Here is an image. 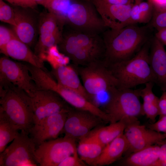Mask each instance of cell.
<instances>
[{
    "label": "cell",
    "mask_w": 166,
    "mask_h": 166,
    "mask_svg": "<svg viewBox=\"0 0 166 166\" xmlns=\"http://www.w3.org/2000/svg\"><path fill=\"white\" fill-rule=\"evenodd\" d=\"M62 26L57 18L48 11L41 14L39 17L38 33L39 35L61 31Z\"/></svg>",
    "instance_id": "obj_29"
},
{
    "label": "cell",
    "mask_w": 166,
    "mask_h": 166,
    "mask_svg": "<svg viewBox=\"0 0 166 166\" xmlns=\"http://www.w3.org/2000/svg\"><path fill=\"white\" fill-rule=\"evenodd\" d=\"M17 37L12 30L3 26H0V49L3 50L6 45L13 39Z\"/></svg>",
    "instance_id": "obj_35"
},
{
    "label": "cell",
    "mask_w": 166,
    "mask_h": 166,
    "mask_svg": "<svg viewBox=\"0 0 166 166\" xmlns=\"http://www.w3.org/2000/svg\"><path fill=\"white\" fill-rule=\"evenodd\" d=\"M104 2L111 5H128L131 4V0H101Z\"/></svg>",
    "instance_id": "obj_43"
},
{
    "label": "cell",
    "mask_w": 166,
    "mask_h": 166,
    "mask_svg": "<svg viewBox=\"0 0 166 166\" xmlns=\"http://www.w3.org/2000/svg\"><path fill=\"white\" fill-rule=\"evenodd\" d=\"M151 26L159 31L166 28V10L153 12Z\"/></svg>",
    "instance_id": "obj_33"
},
{
    "label": "cell",
    "mask_w": 166,
    "mask_h": 166,
    "mask_svg": "<svg viewBox=\"0 0 166 166\" xmlns=\"http://www.w3.org/2000/svg\"><path fill=\"white\" fill-rule=\"evenodd\" d=\"M151 45L149 63L155 83L162 91H166V51L164 45L155 37Z\"/></svg>",
    "instance_id": "obj_17"
},
{
    "label": "cell",
    "mask_w": 166,
    "mask_h": 166,
    "mask_svg": "<svg viewBox=\"0 0 166 166\" xmlns=\"http://www.w3.org/2000/svg\"><path fill=\"white\" fill-rule=\"evenodd\" d=\"M104 43L100 34L82 32L72 29L63 34L62 40L57 45L59 51L69 59L81 49Z\"/></svg>",
    "instance_id": "obj_15"
},
{
    "label": "cell",
    "mask_w": 166,
    "mask_h": 166,
    "mask_svg": "<svg viewBox=\"0 0 166 166\" xmlns=\"http://www.w3.org/2000/svg\"><path fill=\"white\" fill-rule=\"evenodd\" d=\"M66 23L73 30L84 33L100 34L108 28L90 0L73 1L67 13Z\"/></svg>",
    "instance_id": "obj_6"
},
{
    "label": "cell",
    "mask_w": 166,
    "mask_h": 166,
    "mask_svg": "<svg viewBox=\"0 0 166 166\" xmlns=\"http://www.w3.org/2000/svg\"><path fill=\"white\" fill-rule=\"evenodd\" d=\"M0 20L13 27L16 25L13 8L6 3L4 0H0Z\"/></svg>",
    "instance_id": "obj_31"
},
{
    "label": "cell",
    "mask_w": 166,
    "mask_h": 166,
    "mask_svg": "<svg viewBox=\"0 0 166 166\" xmlns=\"http://www.w3.org/2000/svg\"><path fill=\"white\" fill-rule=\"evenodd\" d=\"M128 144L124 132L107 144L92 166H102L111 164L125 152Z\"/></svg>",
    "instance_id": "obj_20"
},
{
    "label": "cell",
    "mask_w": 166,
    "mask_h": 166,
    "mask_svg": "<svg viewBox=\"0 0 166 166\" xmlns=\"http://www.w3.org/2000/svg\"><path fill=\"white\" fill-rule=\"evenodd\" d=\"M77 152L76 140L64 136L45 141L36 148L35 156L41 166H58L65 158Z\"/></svg>",
    "instance_id": "obj_8"
},
{
    "label": "cell",
    "mask_w": 166,
    "mask_h": 166,
    "mask_svg": "<svg viewBox=\"0 0 166 166\" xmlns=\"http://www.w3.org/2000/svg\"><path fill=\"white\" fill-rule=\"evenodd\" d=\"M147 26L128 25L118 29H108L102 34L107 64L129 59L146 42Z\"/></svg>",
    "instance_id": "obj_1"
},
{
    "label": "cell",
    "mask_w": 166,
    "mask_h": 166,
    "mask_svg": "<svg viewBox=\"0 0 166 166\" xmlns=\"http://www.w3.org/2000/svg\"><path fill=\"white\" fill-rule=\"evenodd\" d=\"M155 37L164 45H166V28L158 31Z\"/></svg>",
    "instance_id": "obj_42"
},
{
    "label": "cell",
    "mask_w": 166,
    "mask_h": 166,
    "mask_svg": "<svg viewBox=\"0 0 166 166\" xmlns=\"http://www.w3.org/2000/svg\"><path fill=\"white\" fill-rule=\"evenodd\" d=\"M105 53V47L104 42L79 49L69 59L75 66H84L104 60Z\"/></svg>",
    "instance_id": "obj_22"
},
{
    "label": "cell",
    "mask_w": 166,
    "mask_h": 166,
    "mask_svg": "<svg viewBox=\"0 0 166 166\" xmlns=\"http://www.w3.org/2000/svg\"><path fill=\"white\" fill-rule=\"evenodd\" d=\"M137 120L136 117H125L118 121L111 123L108 126L93 129L87 135L105 146L123 133L128 124Z\"/></svg>",
    "instance_id": "obj_19"
},
{
    "label": "cell",
    "mask_w": 166,
    "mask_h": 166,
    "mask_svg": "<svg viewBox=\"0 0 166 166\" xmlns=\"http://www.w3.org/2000/svg\"><path fill=\"white\" fill-rule=\"evenodd\" d=\"M124 134L128 143L125 152L129 154L154 144H159L166 139V134L157 132L140 124L138 120L128 124Z\"/></svg>",
    "instance_id": "obj_11"
},
{
    "label": "cell",
    "mask_w": 166,
    "mask_h": 166,
    "mask_svg": "<svg viewBox=\"0 0 166 166\" xmlns=\"http://www.w3.org/2000/svg\"><path fill=\"white\" fill-rule=\"evenodd\" d=\"M74 66L86 91L92 99L102 92L109 94L117 88V82L104 60L84 66Z\"/></svg>",
    "instance_id": "obj_4"
},
{
    "label": "cell",
    "mask_w": 166,
    "mask_h": 166,
    "mask_svg": "<svg viewBox=\"0 0 166 166\" xmlns=\"http://www.w3.org/2000/svg\"><path fill=\"white\" fill-rule=\"evenodd\" d=\"M105 146L93 138L87 135L79 140L77 150L81 159L87 164L92 166Z\"/></svg>",
    "instance_id": "obj_23"
},
{
    "label": "cell",
    "mask_w": 166,
    "mask_h": 166,
    "mask_svg": "<svg viewBox=\"0 0 166 166\" xmlns=\"http://www.w3.org/2000/svg\"><path fill=\"white\" fill-rule=\"evenodd\" d=\"M70 108L62 133L68 136L76 127L96 115L88 112Z\"/></svg>",
    "instance_id": "obj_28"
},
{
    "label": "cell",
    "mask_w": 166,
    "mask_h": 166,
    "mask_svg": "<svg viewBox=\"0 0 166 166\" xmlns=\"http://www.w3.org/2000/svg\"><path fill=\"white\" fill-rule=\"evenodd\" d=\"M104 121L101 118L95 116L75 128L68 136H65L75 140H79L87 135L94 128L97 127Z\"/></svg>",
    "instance_id": "obj_30"
},
{
    "label": "cell",
    "mask_w": 166,
    "mask_h": 166,
    "mask_svg": "<svg viewBox=\"0 0 166 166\" xmlns=\"http://www.w3.org/2000/svg\"><path fill=\"white\" fill-rule=\"evenodd\" d=\"M153 5L150 2H141L133 5L130 13L129 25L147 23L152 19Z\"/></svg>",
    "instance_id": "obj_27"
},
{
    "label": "cell",
    "mask_w": 166,
    "mask_h": 166,
    "mask_svg": "<svg viewBox=\"0 0 166 166\" xmlns=\"http://www.w3.org/2000/svg\"><path fill=\"white\" fill-rule=\"evenodd\" d=\"M160 145L159 157L152 166H166V139L158 144Z\"/></svg>",
    "instance_id": "obj_37"
},
{
    "label": "cell",
    "mask_w": 166,
    "mask_h": 166,
    "mask_svg": "<svg viewBox=\"0 0 166 166\" xmlns=\"http://www.w3.org/2000/svg\"><path fill=\"white\" fill-rule=\"evenodd\" d=\"M105 25L109 29H118L129 25L132 4L111 5L101 0H90Z\"/></svg>",
    "instance_id": "obj_14"
},
{
    "label": "cell",
    "mask_w": 166,
    "mask_h": 166,
    "mask_svg": "<svg viewBox=\"0 0 166 166\" xmlns=\"http://www.w3.org/2000/svg\"><path fill=\"white\" fill-rule=\"evenodd\" d=\"M29 135L21 131L10 145L0 153V166L39 165L35 155L36 146Z\"/></svg>",
    "instance_id": "obj_7"
},
{
    "label": "cell",
    "mask_w": 166,
    "mask_h": 166,
    "mask_svg": "<svg viewBox=\"0 0 166 166\" xmlns=\"http://www.w3.org/2000/svg\"><path fill=\"white\" fill-rule=\"evenodd\" d=\"M73 0H44L40 4L54 14L61 25L66 23L67 16Z\"/></svg>",
    "instance_id": "obj_26"
},
{
    "label": "cell",
    "mask_w": 166,
    "mask_h": 166,
    "mask_svg": "<svg viewBox=\"0 0 166 166\" xmlns=\"http://www.w3.org/2000/svg\"><path fill=\"white\" fill-rule=\"evenodd\" d=\"M153 82H149L145 84V87L138 89L139 95L143 99L144 102L158 104L159 98L152 91Z\"/></svg>",
    "instance_id": "obj_32"
},
{
    "label": "cell",
    "mask_w": 166,
    "mask_h": 166,
    "mask_svg": "<svg viewBox=\"0 0 166 166\" xmlns=\"http://www.w3.org/2000/svg\"><path fill=\"white\" fill-rule=\"evenodd\" d=\"M160 147L152 145L131 153L121 164L126 166H152L159 159Z\"/></svg>",
    "instance_id": "obj_21"
},
{
    "label": "cell",
    "mask_w": 166,
    "mask_h": 166,
    "mask_svg": "<svg viewBox=\"0 0 166 166\" xmlns=\"http://www.w3.org/2000/svg\"></svg>",
    "instance_id": "obj_46"
},
{
    "label": "cell",
    "mask_w": 166,
    "mask_h": 166,
    "mask_svg": "<svg viewBox=\"0 0 166 166\" xmlns=\"http://www.w3.org/2000/svg\"><path fill=\"white\" fill-rule=\"evenodd\" d=\"M150 43L146 42L132 57L107 65L117 81V88L132 89L149 82L155 83L149 63Z\"/></svg>",
    "instance_id": "obj_2"
},
{
    "label": "cell",
    "mask_w": 166,
    "mask_h": 166,
    "mask_svg": "<svg viewBox=\"0 0 166 166\" xmlns=\"http://www.w3.org/2000/svg\"><path fill=\"white\" fill-rule=\"evenodd\" d=\"M149 128L159 132H166V115L160 117L157 122L148 125Z\"/></svg>",
    "instance_id": "obj_38"
},
{
    "label": "cell",
    "mask_w": 166,
    "mask_h": 166,
    "mask_svg": "<svg viewBox=\"0 0 166 166\" xmlns=\"http://www.w3.org/2000/svg\"><path fill=\"white\" fill-rule=\"evenodd\" d=\"M0 109L19 130L29 133L34 125V113L30 97L11 84H0Z\"/></svg>",
    "instance_id": "obj_3"
},
{
    "label": "cell",
    "mask_w": 166,
    "mask_h": 166,
    "mask_svg": "<svg viewBox=\"0 0 166 166\" xmlns=\"http://www.w3.org/2000/svg\"><path fill=\"white\" fill-rule=\"evenodd\" d=\"M70 108L63 109L34 125L30 131L29 135L36 146L57 138L62 132Z\"/></svg>",
    "instance_id": "obj_12"
},
{
    "label": "cell",
    "mask_w": 166,
    "mask_h": 166,
    "mask_svg": "<svg viewBox=\"0 0 166 166\" xmlns=\"http://www.w3.org/2000/svg\"><path fill=\"white\" fill-rule=\"evenodd\" d=\"M13 6L34 9L38 4L35 0H5Z\"/></svg>",
    "instance_id": "obj_39"
},
{
    "label": "cell",
    "mask_w": 166,
    "mask_h": 166,
    "mask_svg": "<svg viewBox=\"0 0 166 166\" xmlns=\"http://www.w3.org/2000/svg\"><path fill=\"white\" fill-rule=\"evenodd\" d=\"M62 36L61 31L39 35L34 47V53L44 60L49 49L53 46L57 45L61 41Z\"/></svg>",
    "instance_id": "obj_25"
},
{
    "label": "cell",
    "mask_w": 166,
    "mask_h": 166,
    "mask_svg": "<svg viewBox=\"0 0 166 166\" xmlns=\"http://www.w3.org/2000/svg\"><path fill=\"white\" fill-rule=\"evenodd\" d=\"M28 94L31 99L33 109L34 124L53 114L69 107L59 95L50 90L37 88Z\"/></svg>",
    "instance_id": "obj_10"
},
{
    "label": "cell",
    "mask_w": 166,
    "mask_h": 166,
    "mask_svg": "<svg viewBox=\"0 0 166 166\" xmlns=\"http://www.w3.org/2000/svg\"><path fill=\"white\" fill-rule=\"evenodd\" d=\"M158 106L160 111V117L166 115V91H163L159 98Z\"/></svg>",
    "instance_id": "obj_40"
},
{
    "label": "cell",
    "mask_w": 166,
    "mask_h": 166,
    "mask_svg": "<svg viewBox=\"0 0 166 166\" xmlns=\"http://www.w3.org/2000/svg\"><path fill=\"white\" fill-rule=\"evenodd\" d=\"M37 4H40L44 0H35Z\"/></svg>",
    "instance_id": "obj_44"
},
{
    "label": "cell",
    "mask_w": 166,
    "mask_h": 166,
    "mask_svg": "<svg viewBox=\"0 0 166 166\" xmlns=\"http://www.w3.org/2000/svg\"><path fill=\"white\" fill-rule=\"evenodd\" d=\"M0 52L8 57L25 62L47 70L44 66V60L18 37L12 40Z\"/></svg>",
    "instance_id": "obj_18"
},
{
    "label": "cell",
    "mask_w": 166,
    "mask_h": 166,
    "mask_svg": "<svg viewBox=\"0 0 166 166\" xmlns=\"http://www.w3.org/2000/svg\"><path fill=\"white\" fill-rule=\"evenodd\" d=\"M138 89H115L109 94L105 112L109 115L110 123L125 117H136L144 114L139 100Z\"/></svg>",
    "instance_id": "obj_5"
},
{
    "label": "cell",
    "mask_w": 166,
    "mask_h": 166,
    "mask_svg": "<svg viewBox=\"0 0 166 166\" xmlns=\"http://www.w3.org/2000/svg\"><path fill=\"white\" fill-rule=\"evenodd\" d=\"M135 1V3H138L141 2L142 0H134Z\"/></svg>",
    "instance_id": "obj_45"
},
{
    "label": "cell",
    "mask_w": 166,
    "mask_h": 166,
    "mask_svg": "<svg viewBox=\"0 0 166 166\" xmlns=\"http://www.w3.org/2000/svg\"><path fill=\"white\" fill-rule=\"evenodd\" d=\"M142 108L144 114L153 123L156 120V117L160 115L158 104L143 102Z\"/></svg>",
    "instance_id": "obj_34"
},
{
    "label": "cell",
    "mask_w": 166,
    "mask_h": 166,
    "mask_svg": "<svg viewBox=\"0 0 166 166\" xmlns=\"http://www.w3.org/2000/svg\"><path fill=\"white\" fill-rule=\"evenodd\" d=\"M50 74L60 85L92 101V98L81 82L73 64L66 65L58 63L55 66H53Z\"/></svg>",
    "instance_id": "obj_16"
},
{
    "label": "cell",
    "mask_w": 166,
    "mask_h": 166,
    "mask_svg": "<svg viewBox=\"0 0 166 166\" xmlns=\"http://www.w3.org/2000/svg\"><path fill=\"white\" fill-rule=\"evenodd\" d=\"M19 130L0 109V153L18 135Z\"/></svg>",
    "instance_id": "obj_24"
},
{
    "label": "cell",
    "mask_w": 166,
    "mask_h": 166,
    "mask_svg": "<svg viewBox=\"0 0 166 166\" xmlns=\"http://www.w3.org/2000/svg\"><path fill=\"white\" fill-rule=\"evenodd\" d=\"M11 84L29 94L37 89L27 64L5 56L0 59V84Z\"/></svg>",
    "instance_id": "obj_9"
},
{
    "label": "cell",
    "mask_w": 166,
    "mask_h": 166,
    "mask_svg": "<svg viewBox=\"0 0 166 166\" xmlns=\"http://www.w3.org/2000/svg\"><path fill=\"white\" fill-rule=\"evenodd\" d=\"M155 7L156 11L166 10V0H149Z\"/></svg>",
    "instance_id": "obj_41"
},
{
    "label": "cell",
    "mask_w": 166,
    "mask_h": 166,
    "mask_svg": "<svg viewBox=\"0 0 166 166\" xmlns=\"http://www.w3.org/2000/svg\"><path fill=\"white\" fill-rule=\"evenodd\" d=\"M16 26L13 30L18 38L29 47L35 43L39 17L37 18L31 8L13 6Z\"/></svg>",
    "instance_id": "obj_13"
},
{
    "label": "cell",
    "mask_w": 166,
    "mask_h": 166,
    "mask_svg": "<svg viewBox=\"0 0 166 166\" xmlns=\"http://www.w3.org/2000/svg\"><path fill=\"white\" fill-rule=\"evenodd\" d=\"M87 165L81 159L77 152L65 158L58 166H86Z\"/></svg>",
    "instance_id": "obj_36"
}]
</instances>
